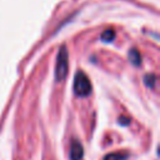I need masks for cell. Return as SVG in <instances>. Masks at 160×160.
Masks as SVG:
<instances>
[{"instance_id": "cell-4", "label": "cell", "mask_w": 160, "mask_h": 160, "mask_svg": "<svg viewBox=\"0 0 160 160\" xmlns=\"http://www.w3.org/2000/svg\"><path fill=\"white\" fill-rule=\"evenodd\" d=\"M129 60L134 66H140L141 64V56L136 49H131L129 51Z\"/></svg>"}, {"instance_id": "cell-6", "label": "cell", "mask_w": 160, "mask_h": 160, "mask_svg": "<svg viewBox=\"0 0 160 160\" xmlns=\"http://www.w3.org/2000/svg\"><path fill=\"white\" fill-rule=\"evenodd\" d=\"M115 39V31H114V29H106L105 31H102V34H101V40L104 41V42H110V41H112Z\"/></svg>"}, {"instance_id": "cell-3", "label": "cell", "mask_w": 160, "mask_h": 160, "mask_svg": "<svg viewBox=\"0 0 160 160\" xmlns=\"http://www.w3.org/2000/svg\"><path fill=\"white\" fill-rule=\"evenodd\" d=\"M82 155H84L82 145L80 144L79 140L74 139L71 141V145H70V159L71 160H81Z\"/></svg>"}, {"instance_id": "cell-5", "label": "cell", "mask_w": 160, "mask_h": 160, "mask_svg": "<svg viewBox=\"0 0 160 160\" xmlns=\"http://www.w3.org/2000/svg\"><path fill=\"white\" fill-rule=\"evenodd\" d=\"M128 152H110L104 158V160H128Z\"/></svg>"}, {"instance_id": "cell-1", "label": "cell", "mask_w": 160, "mask_h": 160, "mask_svg": "<svg viewBox=\"0 0 160 160\" xmlns=\"http://www.w3.org/2000/svg\"><path fill=\"white\" fill-rule=\"evenodd\" d=\"M74 92L78 96H80V98H85V96L90 95V92H91L90 80L88 79V76L85 75L84 71H78L75 74V79H74Z\"/></svg>"}, {"instance_id": "cell-8", "label": "cell", "mask_w": 160, "mask_h": 160, "mask_svg": "<svg viewBox=\"0 0 160 160\" xmlns=\"http://www.w3.org/2000/svg\"><path fill=\"white\" fill-rule=\"evenodd\" d=\"M118 122H119L120 125L125 126V125H128V124L130 122V119H129V118H124V116H121V118L118 119Z\"/></svg>"}, {"instance_id": "cell-2", "label": "cell", "mask_w": 160, "mask_h": 160, "mask_svg": "<svg viewBox=\"0 0 160 160\" xmlns=\"http://www.w3.org/2000/svg\"><path fill=\"white\" fill-rule=\"evenodd\" d=\"M68 49L66 46H61L58 52L56 65H55V79L58 81L64 80L68 75Z\"/></svg>"}, {"instance_id": "cell-7", "label": "cell", "mask_w": 160, "mask_h": 160, "mask_svg": "<svg viewBox=\"0 0 160 160\" xmlns=\"http://www.w3.org/2000/svg\"><path fill=\"white\" fill-rule=\"evenodd\" d=\"M144 82L146 86L149 88H154L155 82H156V76L154 74H146L145 78H144Z\"/></svg>"}]
</instances>
